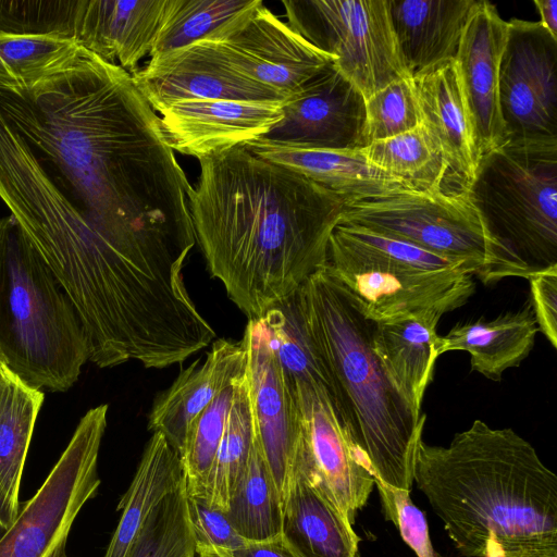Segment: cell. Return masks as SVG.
I'll return each mask as SVG.
<instances>
[{
    "label": "cell",
    "mask_w": 557,
    "mask_h": 557,
    "mask_svg": "<svg viewBox=\"0 0 557 557\" xmlns=\"http://www.w3.org/2000/svg\"><path fill=\"white\" fill-rule=\"evenodd\" d=\"M0 121L53 188L113 242L196 244L193 188L131 73L79 46L32 84L0 77Z\"/></svg>",
    "instance_id": "cell-1"
},
{
    "label": "cell",
    "mask_w": 557,
    "mask_h": 557,
    "mask_svg": "<svg viewBox=\"0 0 557 557\" xmlns=\"http://www.w3.org/2000/svg\"><path fill=\"white\" fill-rule=\"evenodd\" d=\"M189 211L211 275L249 319L327 264L349 201L238 146L198 160Z\"/></svg>",
    "instance_id": "cell-2"
},
{
    "label": "cell",
    "mask_w": 557,
    "mask_h": 557,
    "mask_svg": "<svg viewBox=\"0 0 557 557\" xmlns=\"http://www.w3.org/2000/svg\"><path fill=\"white\" fill-rule=\"evenodd\" d=\"M463 557H557V476L510 428L476 419L418 443L413 482Z\"/></svg>",
    "instance_id": "cell-3"
},
{
    "label": "cell",
    "mask_w": 557,
    "mask_h": 557,
    "mask_svg": "<svg viewBox=\"0 0 557 557\" xmlns=\"http://www.w3.org/2000/svg\"><path fill=\"white\" fill-rule=\"evenodd\" d=\"M297 294L327 392L369 470L410 492L426 417L411 409L385 374L372 349L373 322L327 264Z\"/></svg>",
    "instance_id": "cell-4"
},
{
    "label": "cell",
    "mask_w": 557,
    "mask_h": 557,
    "mask_svg": "<svg viewBox=\"0 0 557 557\" xmlns=\"http://www.w3.org/2000/svg\"><path fill=\"white\" fill-rule=\"evenodd\" d=\"M0 356L48 392L70 389L89 360L74 305L12 214L0 219Z\"/></svg>",
    "instance_id": "cell-5"
},
{
    "label": "cell",
    "mask_w": 557,
    "mask_h": 557,
    "mask_svg": "<svg viewBox=\"0 0 557 557\" xmlns=\"http://www.w3.org/2000/svg\"><path fill=\"white\" fill-rule=\"evenodd\" d=\"M327 265L374 323L430 311L445 314L475 290L468 265L356 225L334 228Z\"/></svg>",
    "instance_id": "cell-6"
},
{
    "label": "cell",
    "mask_w": 557,
    "mask_h": 557,
    "mask_svg": "<svg viewBox=\"0 0 557 557\" xmlns=\"http://www.w3.org/2000/svg\"><path fill=\"white\" fill-rule=\"evenodd\" d=\"M469 193L511 276L557 267V141H506L481 156Z\"/></svg>",
    "instance_id": "cell-7"
},
{
    "label": "cell",
    "mask_w": 557,
    "mask_h": 557,
    "mask_svg": "<svg viewBox=\"0 0 557 557\" xmlns=\"http://www.w3.org/2000/svg\"><path fill=\"white\" fill-rule=\"evenodd\" d=\"M339 224L364 227L463 263L484 284L511 276L469 190H403L358 201L345 207Z\"/></svg>",
    "instance_id": "cell-8"
},
{
    "label": "cell",
    "mask_w": 557,
    "mask_h": 557,
    "mask_svg": "<svg viewBox=\"0 0 557 557\" xmlns=\"http://www.w3.org/2000/svg\"><path fill=\"white\" fill-rule=\"evenodd\" d=\"M288 26L319 50L364 99L411 76L403 62L387 0H284Z\"/></svg>",
    "instance_id": "cell-9"
},
{
    "label": "cell",
    "mask_w": 557,
    "mask_h": 557,
    "mask_svg": "<svg viewBox=\"0 0 557 557\" xmlns=\"http://www.w3.org/2000/svg\"><path fill=\"white\" fill-rule=\"evenodd\" d=\"M108 405L89 409L37 493L0 540V557H49L65 545L82 507L100 485L97 463Z\"/></svg>",
    "instance_id": "cell-10"
},
{
    "label": "cell",
    "mask_w": 557,
    "mask_h": 557,
    "mask_svg": "<svg viewBox=\"0 0 557 557\" xmlns=\"http://www.w3.org/2000/svg\"><path fill=\"white\" fill-rule=\"evenodd\" d=\"M287 384L301 428V447L295 469L304 470L315 480L352 524L374 485L368 462L325 386L304 381Z\"/></svg>",
    "instance_id": "cell-11"
},
{
    "label": "cell",
    "mask_w": 557,
    "mask_h": 557,
    "mask_svg": "<svg viewBox=\"0 0 557 557\" xmlns=\"http://www.w3.org/2000/svg\"><path fill=\"white\" fill-rule=\"evenodd\" d=\"M498 94L505 143L557 141V38L540 22L508 21Z\"/></svg>",
    "instance_id": "cell-12"
},
{
    "label": "cell",
    "mask_w": 557,
    "mask_h": 557,
    "mask_svg": "<svg viewBox=\"0 0 557 557\" xmlns=\"http://www.w3.org/2000/svg\"><path fill=\"white\" fill-rule=\"evenodd\" d=\"M228 64L286 99L335 58L294 32L261 1L211 37Z\"/></svg>",
    "instance_id": "cell-13"
},
{
    "label": "cell",
    "mask_w": 557,
    "mask_h": 557,
    "mask_svg": "<svg viewBox=\"0 0 557 557\" xmlns=\"http://www.w3.org/2000/svg\"><path fill=\"white\" fill-rule=\"evenodd\" d=\"M242 341L255 436L284 505L301 447L297 407L260 318L248 320Z\"/></svg>",
    "instance_id": "cell-14"
},
{
    "label": "cell",
    "mask_w": 557,
    "mask_h": 557,
    "mask_svg": "<svg viewBox=\"0 0 557 557\" xmlns=\"http://www.w3.org/2000/svg\"><path fill=\"white\" fill-rule=\"evenodd\" d=\"M135 84L158 113L183 100L284 102L286 98L226 62L210 41L199 40L170 53L150 58L132 74Z\"/></svg>",
    "instance_id": "cell-15"
},
{
    "label": "cell",
    "mask_w": 557,
    "mask_h": 557,
    "mask_svg": "<svg viewBox=\"0 0 557 557\" xmlns=\"http://www.w3.org/2000/svg\"><path fill=\"white\" fill-rule=\"evenodd\" d=\"M366 99L334 65L283 102L284 116L257 141L295 148L361 149Z\"/></svg>",
    "instance_id": "cell-16"
},
{
    "label": "cell",
    "mask_w": 557,
    "mask_h": 557,
    "mask_svg": "<svg viewBox=\"0 0 557 557\" xmlns=\"http://www.w3.org/2000/svg\"><path fill=\"white\" fill-rule=\"evenodd\" d=\"M508 22L494 4L480 0L469 17L455 57L458 78L480 154L505 143L499 108V67Z\"/></svg>",
    "instance_id": "cell-17"
},
{
    "label": "cell",
    "mask_w": 557,
    "mask_h": 557,
    "mask_svg": "<svg viewBox=\"0 0 557 557\" xmlns=\"http://www.w3.org/2000/svg\"><path fill=\"white\" fill-rule=\"evenodd\" d=\"M158 113L174 151L197 160L264 136L284 116L283 102L183 100Z\"/></svg>",
    "instance_id": "cell-18"
},
{
    "label": "cell",
    "mask_w": 557,
    "mask_h": 557,
    "mask_svg": "<svg viewBox=\"0 0 557 557\" xmlns=\"http://www.w3.org/2000/svg\"><path fill=\"white\" fill-rule=\"evenodd\" d=\"M247 371L243 341L220 338L203 358L183 370L154 400L148 430L160 433L180 454L190 422Z\"/></svg>",
    "instance_id": "cell-19"
},
{
    "label": "cell",
    "mask_w": 557,
    "mask_h": 557,
    "mask_svg": "<svg viewBox=\"0 0 557 557\" xmlns=\"http://www.w3.org/2000/svg\"><path fill=\"white\" fill-rule=\"evenodd\" d=\"M166 0H81L76 42L133 74L150 54Z\"/></svg>",
    "instance_id": "cell-20"
},
{
    "label": "cell",
    "mask_w": 557,
    "mask_h": 557,
    "mask_svg": "<svg viewBox=\"0 0 557 557\" xmlns=\"http://www.w3.org/2000/svg\"><path fill=\"white\" fill-rule=\"evenodd\" d=\"M420 124L438 145L461 190L472 184L481 159L455 59L412 76Z\"/></svg>",
    "instance_id": "cell-21"
},
{
    "label": "cell",
    "mask_w": 557,
    "mask_h": 557,
    "mask_svg": "<svg viewBox=\"0 0 557 557\" xmlns=\"http://www.w3.org/2000/svg\"><path fill=\"white\" fill-rule=\"evenodd\" d=\"M480 0H387L400 57L413 76L455 59Z\"/></svg>",
    "instance_id": "cell-22"
},
{
    "label": "cell",
    "mask_w": 557,
    "mask_h": 557,
    "mask_svg": "<svg viewBox=\"0 0 557 557\" xmlns=\"http://www.w3.org/2000/svg\"><path fill=\"white\" fill-rule=\"evenodd\" d=\"M245 147L262 159L300 173L350 205L408 190L401 181L370 164L361 149L295 148L257 140Z\"/></svg>",
    "instance_id": "cell-23"
},
{
    "label": "cell",
    "mask_w": 557,
    "mask_h": 557,
    "mask_svg": "<svg viewBox=\"0 0 557 557\" xmlns=\"http://www.w3.org/2000/svg\"><path fill=\"white\" fill-rule=\"evenodd\" d=\"M442 315L430 311L373 322L372 349L388 380L418 414L440 357L436 330Z\"/></svg>",
    "instance_id": "cell-24"
},
{
    "label": "cell",
    "mask_w": 557,
    "mask_h": 557,
    "mask_svg": "<svg viewBox=\"0 0 557 557\" xmlns=\"http://www.w3.org/2000/svg\"><path fill=\"white\" fill-rule=\"evenodd\" d=\"M282 536L298 557H357L360 541L321 485L299 468L283 505Z\"/></svg>",
    "instance_id": "cell-25"
},
{
    "label": "cell",
    "mask_w": 557,
    "mask_h": 557,
    "mask_svg": "<svg viewBox=\"0 0 557 557\" xmlns=\"http://www.w3.org/2000/svg\"><path fill=\"white\" fill-rule=\"evenodd\" d=\"M537 324L530 304L507 311L493 320H469L457 323L441 336L438 356L455 350L470 356L471 370L499 382L503 373L521 364L530 355Z\"/></svg>",
    "instance_id": "cell-26"
},
{
    "label": "cell",
    "mask_w": 557,
    "mask_h": 557,
    "mask_svg": "<svg viewBox=\"0 0 557 557\" xmlns=\"http://www.w3.org/2000/svg\"><path fill=\"white\" fill-rule=\"evenodd\" d=\"M45 396L5 364L0 370V521L9 528L21 503L20 485Z\"/></svg>",
    "instance_id": "cell-27"
},
{
    "label": "cell",
    "mask_w": 557,
    "mask_h": 557,
    "mask_svg": "<svg viewBox=\"0 0 557 557\" xmlns=\"http://www.w3.org/2000/svg\"><path fill=\"white\" fill-rule=\"evenodd\" d=\"M184 482L180 454L160 433H152L132 483L117 504L122 510L103 557H128L156 506Z\"/></svg>",
    "instance_id": "cell-28"
},
{
    "label": "cell",
    "mask_w": 557,
    "mask_h": 557,
    "mask_svg": "<svg viewBox=\"0 0 557 557\" xmlns=\"http://www.w3.org/2000/svg\"><path fill=\"white\" fill-rule=\"evenodd\" d=\"M361 151L370 164L401 181L408 190L443 191L448 166L438 145L422 124L374 141Z\"/></svg>",
    "instance_id": "cell-29"
},
{
    "label": "cell",
    "mask_w": 557,
    "mask_h": 557,
    "mask_svg": "<svg viewBox=\"0 0 557 557\" xmlns=\"http://www.w3.org/2000/svg\"><path fill=\"white\" fill-rule=\"evenodd\" d=\"M226 515L246 541H264L282 534L283 502L256 436Z\"/></svg>",
    "instance_id": "cell-30"
},
{
    "label": "cell",
    "mask_w": 557,
    "mask_h": 557,
    "mask_svg": "<svg viewBox=\"0 0 557 557\" xmlns=\"http://www.w3.org/2000/svg\"><path fill=\"white\" fill-rule=\"evenodd\" d=\"M253 438L246 371L234 384L231 408L209 481L207 502L212 507L227 511L230 497L246 469Z\"/></svg>",
    "instance_id": "cell-31"
},
{
    "label": "cell",
    "mask_w": 557,
    "mask_h": 557,
    "mask_svg": "<svg viewBox=\"0 0 557 557\" xmlns=\"http://www.w3.org/2000/svg\"><path fill=\"white\" fill-rule=\"evenodd\" d=\"M260 2L261 0H166L149 59L211 37Z\"/></svg>",
    "instance_id": "cell-32"
},
{
    "label": "cell",
    "mask_w": 557,
    "mask_h": 557,
    "mask_svg": "<svg viewBox=\"0 0 557 557\" xmlns=\"http://www.w3.org/2000/svg\"><path fill=\"white\" fill-rule=\"evenodd\" d=\"M285 380L318 383L326 380L307 333L297 290L270 307L261 317Z\"/></svg>",
    "instance_id": "cell-33"
},
{
    "label": "cell",
    "mask_w": 557,
    "mask_h": 557,
    "mask_svg": "<svg viewBox=\"0 0 557 557\" xmlns=\"http://www.w3.org/2000/svg\"><path fill=\"white\" fill-rule=\"evenodd\" d=\"M235 382L224 388L187 429L180 458L188 496L208 498L209 481L231 408Z\"/></svg>",
    "instance_id": "cell-34"
},
{
    "label": "cell",
    "mask_w": 557,
    "mask_h": 557,
    "mask_svg": "<svg viewBox=\"0 0 557 557\" xmlns=\"http://www.w3.org/2000/svg\"><path fill=\"white\" fill-rule=\"evenodd\" d=\"M185 481L151 511L128 557H196Z\"/></svg>",
    "instance_id": "cell-35"
},
{
    "label": "cell",
    "mask_w": 557,
    "mask_h": 557,
    "mask_svg": "<svg viewBox=\"0 0 557 557\" xmlns=\"http://www.w3.org/2000/svg\"><path fill=\"white\" fill-rule=\"evenodd\" d=\"M78 48L72 39L0 34V77L32 84L66 62Z\"/></svg>",
    "instance_id": "cell-36"
},
{
    "label": "cell",
    "mask_w": 557,
    "mask_h": 557,
    "mask_svg": "<svg viewBox=\"0 0 557 557\" xmlns=\"http://www.w3.org/2000/svg\"><path fill=\"white\" fill-rule=\"evenodd\" d=\"M79 5L81 0H0V34L75 40Z\"/></svg>",
    "instance_id": "cell-37"
},
{
    "label": "cell",
    "mask_w": 557,
    "mask_h": 557,
    "mask_svg": "<svg viewBox=\"0 0 557 557\" xmlns=\"http://www.w3.org/2000/svg\"><path fill=\"white\" fill-rule=\"evenodd\" d=\"M420 125L412 76H403L375 91L364 103L362 148Z\"/></svg>",
    "instance_id": "cell-38"
},
{
    "label": "cell",
    "mask_w": 557,
    "mask_h": 557,
    "mask_svg": "<svg viewBox=\"0 0 557 557\" xmlns=\"http://www.w3.org/2000/svg\"><path fill=\"white\" fill-rule=\"evenodd\" d=\"M187 511L196 555L223 557L247 541L235 530L225 511L207 499L187 495Z\"/></svg>",
    "instance_id": "cell-39"
},
{
    "label": "cell",
    "mask_w": 557,
    "mask_h": 557,
    "mask_svg": "<svg viewBox=\"0 0 557 557\" xmlns=\"http://www.w3.org/2000/svg\"><path fill=\"white\" fill-rule=\"evenodd\" d=\"M386 520L392 521L418 557H444L433 547L424 513L412 503L410 492L396 488L373 475Z\"/></svg>",
    "instance_id": "cell-40"
},
{
    "label": "cell",
    "mask_w": 557,
    "mask_h": 557,
    "mask_svg": "<svg viewBox=\"0 0 557 557\" xmlns=\"http://www.w3.org/2000/svg\"><path fill=\"white\" fill-rule=\"evenodd\" d=\"M530 282V306L537 329L549 344L557 347V267L532 274Z\"/></svg>",
    "instance_id": "cell-41"
},
{
    "label": "cell",
    "mask_w": 557,
    "mask_h": 557,
    "mask_svg": "<svg viewBox=\"0 0 557 557\" xmlns=\"http://www.w3.org/2000/svg\"><path fill=\"white\" fill-rule=\"evenodd\" d=\"M223 557H298L281 535L264 541H247Z\"/></svg>",
    "instance_id": "cell-42"
},
{
    "label": "cell",
    "mask_w": 557,
    "mask_h": 557,
    "mask_svg": "<svg viewBox=\"0 0 557 557\" xmlns=\"http://www.w3.org/2000/svg\"><path fill=\"white\" fill-rule=\"evenodd\" d=\"M541 21L540 24L555 38H557V1L534 0Z\"/></svg>",
    "instance_id": "cell-43"
},
{
    "label": "cell",
    "mask_w": 557,
    "mask_h": 557,
    "mask_svg": "<svg viewBox=\"0 0 557 557\" xmlns=\"http://www.w3.org/2000/svg\"><path fill=\"white\" fill-rule=\"evenodd\" d=\"M49 557H66L65 545L59 546Z\"/></svg>",
    "instance_id": "cell-44"
},
{
    "label": "cell",
    "mask_w": 557,
    "mask_h": 557,
    "mask_svg": "<svg viewBox=\"0 0 557 557\" xmlns=\"http://www.w3.org/2000/svg\"><path fill=\"white\" fill-rule=\"evenodd\" d=\"M8 528H5L2 522L0 521V540L2 539V536L4 535L5 531H7Z\"/></svg>",
    "instance_id": "cell-45"
},
{
    "label": "cell",
    "mask_w": 557,
    "mask_h": 557,
    "mask_svg": "<svg viewBox=\"0 0 557 557\" xmlns=\"http://www.w3.org/2000/svg\"><path fill=\"white\" fill-rule=\"evenodd\" d=\"M3 364H4V362H3V360H2V358H1V356H0V370H1V368H2V366H3Z\"/></svg>",
    "instance_id": "cell-46"
}]
</instances>
